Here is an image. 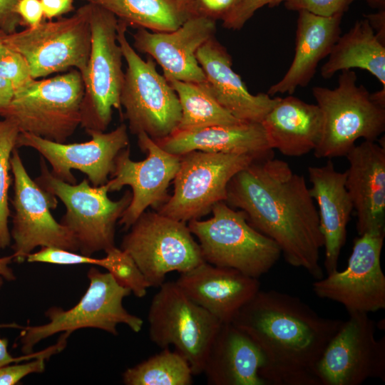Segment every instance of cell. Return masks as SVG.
Segmentation results:
<instances>
[{
	"mask_svg": "<svg viewBox=\"0 0 385 385\" xmlns=\"http://www.w3.org/2000/svg\"><path fill=\"white\" fill-rule=\"evenodd\" d=\"M193 373L188 361L168 347L123 374L126 385H190Z\"/></svg>",
	"mask_w": 385,
	"mask_h": 385,
	"instance_id": "obj_31",
	"label": "cell"
},
{
	"mask_svg": "<svg viewBox=\"0 0 385 385\" xmlns=\"http://www.w3.org/2000/svg\"><path fill=\"white\" fill-rule=\"evenodd\" d=\"M44 19H58L74 10L73 0H39Z\"/></svg>",
	"mask_w": 385,
	"mask_h": 385,
	"instance_id": "obj_42",
	"label": "cell"
},
{
	"mask_svg": "<svg viewBox=\"0 0 385 385\" xmlns=\"http://www.w3.org/2000/svg\"><path fill=\"white\" fill-rule=\"evenodd\" d=\"M242 0H187L183 8L188 16L215 21H225Z\"/></svg>",
	"mask_w": 385,
	"mask_h": 385,
	"instance_id": "obj_35",
	"label": "cell"
},
{
	"mask_svg": "<svg viewBox=\"0 0 385 385\" xmlns=\"http://www.w3.org/2000/svg\"><path fill=\"white\" fill-rule=\"evenodd\" d=\"M343 322L319 315L296 296L260 289L231 322L261 351L259 372L267 385H319L316 365Z\"/></svg>",
	"mask_w": 385,
	"mask_h": 385,
	"instance_id": "obj_2",
	"label": "cell"
},
{
	"mask_svg": "<svg viewBox=\"0 0 385 385\" xmlns=\"http://www.w3.org/2000/svg\"><path fill=\"white\" fill-rule=\"evenodd\" d=\"M19 133V128L12 120L7 118L0 120V249L8 247L11 240L8 227L10 159L13 150L16 148Z\"/></svg>",
	"mask_w": 385,
	"mask_h": 385,
	"instance_id": "obj_32",
	"label": "cell"
},
{
	"mask_svg": "<svg viewBox=\"0 0 385 385\" xmlns=\"http://www.w3.org/2000/svg\"><path fill=\"white\" fill-rule=\"evenodd\" d=\"M14 95V89L12 85L0 77V111L10 103Z\"/></svg>",
	"mask_w": 385,
	"mask_h": 385,
	"instance_id": "obj_44",
	"label": "cell"
},
{
	"mask_svg": "<svg viewBox=\"0 0 385 385\" xmlns=\"http://www.w3.org/2000/svg\"><path fill=\"white\" fill-rule=\"evenodd\" d=\"M15 11L21 21V25L32 28L44 19L43 11L39 0H19Z\"/></svg>",
	"mask_w": 385,
	"mask_h": 385,
	"instance_id": "obj_39",
	"label": "cell"
},
{
	"mask_svg": "<svg viewBox=\"0 0 385 385\" xmlns=\"http://www.w3.org/2000/svg\"><path fill=\"white\" fill-rule=\"evenodd\" d=\"M168 153L182 155L200 150L210 153L248 154L261 158L272 148L261 123L242 121L191 130H176L155 141Z\"/></svg>",
	"mask_w": 385,
	"mask_h": 385,
	"instance_id": "obj_25",
	"label": "cell"
},
{
	"mask_svg": "<svg viewBox=\"0 0 385 385\" xmlns=\"http://www.w3.org/2000/svg\"><path fill=\"white\" fill-rule=\"evenodd\" d=\"M90 4L91 46L83 78L81 126L86 133L105 132L111 122L113 109L122 114L120 96L125 73L122 69L123 56L117 40L118 19L108 10Z\"/></svg>",
	"mask_w": 385,
	"mask_h": 385,
	"instance_id": "obj_9",
	"label": "cell"
},
{
	"mask_svg": "<svg viewBox=\"0 0 385 385\" xmlns=\"http://www.w3.org/2000/svg\"><path fill=\"white\" fill-rule=\"evenodd\" d=\"M46 356L11 363L0 367V385H15L23 378L34 373H42L45 370Z\"/></svg>",
	"mask_w": 385,
	"mask_h": 385,
	"instance_id": "obj_37",
	"label": "cell"
},
{
	"mask_svg": "<svg viewBox=\"0 0 385 385\" xmlns=\"http://www.w3.org/2000/svg\"><path fill=\"white\" fill-rule=\"evenodd\" d=\"M149 336L157 346L172 345L190 364L193 375L202 373L211 344L222 324L191 300L175 282H165L148 311Z\"/></svg>",
	"mask_w": 385,
	"mask_h": 385,
	"instance_id": "obj_11",
	"label": "cell"
},
{
	"mask_svg": "<svg viewBox=\"0 0 385 385\" xmlns=\"http://www.w3.org/2000/svg\"><path fill=\"white\" fill-rule=\"evenodd\" d=\"M128 230L120 248L133 257L150 287H159L170 272L181 274L205 262L186 222L145 211Z\"/></svg>",
	"mask_w": 385,
	"mask_h": 385,
	"instance_id": "obj_12",
	"label": "cell"
},
{
	"mask_svg": "<svg viewBox=\"0 0 385 385\" xmlns=\"http://www.w3.org/2000/svg\"><path fill=\"white\" fill-rule=\"evenodd\" d=\"M0 77L12 85L14 92L34 80L24 56L5 44L0 48Z\"/></svg>",
	"mask_w": 385,
	"mask_h": 385,
	"instance_id": "obj_34",
	"label": "cell"
},
{
	"mask_svg": "<svg viewBox=\"0 0 385 385\" xmlns=\"http://www.w3.org/2000/svg\"><path fill=\"white\" fill-rule=\"evenodd\" d=\"M10 163L14 175V215L10 232L14 260L24 262L38 247L78 252L75 237L51 214V210L57 207V197L31 178L17 148L12 152Z\"/></svg>",
	"mask_w": 385,
	"mask_h": 385,
	"instance_id": "obj_14",
	"label": "cell"
},
{
	"mask_svg": "<svg viewBox=\"0 0 385 385\" xmlns=\"http://www.w3.org/2000/svg\"><path fill=\"white\" fill-rule=\"evenodd\" d=\"M384 235L366 233L356 237L347 267L315 279L313 292L342 304L349 313L385 308V276L381 266Z\"/></svg>",
	"mask_w": 385,
	"mask_h": 385,
	"instance_id": "obj_17",
	"label": "cell"
},
{
	"mask_svg": "<svg viewBox=\"0 0 385 385\" xmlns=\"http://www.w3.org/2000/svg\"><path fill=\"white\" fill-rule=\"evenodd\" d=\"M168 81L176 92L181 107V118L177 130L242 122L219 104L206 81L196 83L169 79Z\"/></svg>",
	"mask_w": 385,
	"mask_h": 385,
	"instance_id": "obj_30",
	"label": "cell"
},
{
	"mask_svg": "<svg viewBox=\"0 0 385 385\" xmlns=\"http://www.w3.org/2000/svg\"><path fill=\"white\" fill-rule=\"evenodd\" d=\"M205 81L219 104L240 120L261 123L279 97L250 93L241 77L232 68L227 48L213 36L196 53Z\"/></svg>",
	"mask_w": 385,
	"mask_h": 385,
	"instance_id": "obj_22",
	"label": "cell"
},
{
	"mask_svg": "<svg viewBox=\"0 0 385 385\" xmlns=\"http://www.w3.org/2000/svg\"><path fill=\"white\" fill-rule=\"evenodd\" d=\"M19 0H0V30L6 34L16 31L21 21L15 11Z\"/></svg>",
	"mask_w": 385,
	"mask_h": 385,
	"instance_id": "obj_41",
	"label": "cell"
},
{
	"mask_svg": "<svg viewBox=\"0 0 385 385\" xmlns=\"http://www.w3.org/2000/svg\"><path fill=\"white\" fill-rule=\"evenodd\" d=\"M354 0H286L284 5L291 11H307L321 16L344 14Z\"/></svg>",
	"mask_w": 385,
	"mask_h": 385,
	"instance_id": "obj_36",
	"label": "cell"
},
{
	"mask_svg": "<svg viewBox=\"0 0 385 385\" xmlns=\"http://www.w3.org/2000/svg\"><path fill=\"white\" fill-rule=\"evenodd\" d=\"M101 6L128 26L154 32L179 28L188 16L176 0H81Z\"/></svg>",
	"mask_w": 385,
	"mask_h": 385,
	"instance_id": "obj_29",
	"label": "cell"
},
{
	"mask_svg": "<svg viewBox=\"0 0 385 385\" xmlns=\"http://www.w3.org/2000/svg\"><path fill=\"white\" fill-rule=\"evenodd\" d=\"M307 172L309 192L319 208L325 250L324 265L328 274L337 270L353 204L345 187V172L337 171L332 160L323 166H309Z\"/></svg>",
	"mask_w": 385,
	"mask_h": 385,
	"instance_id": "obj_23",
	"label": "cell"
},
{
	"mask_svg": "<svg viewBox=\"0 0 385 385\" xmlns=\"http://www.w3.org/2000/svg\"><path fill=\"white\" fill-rule=\"evenodd\" d=\"M83 94L81 74L73 69L51 78L34 79L16 91L0 115L12 120L19 133L66 143L81 125Z\"/></svg>",
	"mask_w": 385,
	"mask_h": 385,
	"instance_id": "obj_7",
	"label": "cell"
},
{
	"mask_svg": "<svg viewBox=\"0 0 385 385\" xmlns=\"http://www.w3.org/2000/svg\"><path fill=\"white\" fill-rule=\"evenodd\" d=\"M369 22L376 36L385 41V9L379 10L377 13L364 15Z\"/></svg>",
	"mask_w": 385,
	"mask_h": 385,
	"instance_id": "obj_43",
	"label": "cell"
},
{
	"mask_svg": "<svg viewBox=\"0 0 385 385\" xmlns=\"http://www.w3.org/2000/svg\"><path fill=\"white\" fill-rule=\"evenodd\" d=\"M87 133L91 137L90 140L66 143L19 133L16 148L28 147L38 151L49 163L53 175L66 183H76L71 170H77L87 175L93 186H101L108 181L118 154L129 147L128 128L122 123L108 133Z\"/></svg>",
	"mask_w": 385,
	"mask_h": 385,
	"instance_id": "obj_18",
	"label": "cell"
},
{
	"mask_svg": "<svg viewBox=\"0 0 385 385\" xmlns=\"http://www.w3.org/2000/svg\"><path fill=\"white\" fill-rule=\"evenodd\" d=\"M178 3H180L183 6V4L187 1V0H176Z\"/></svg>",
	"mask_w": 385,
	"mask_h": 385,
	"instance_id": "obj_48",
	"label": "cell"
},
{
	"mask_svg": "<svg viewBox=\"0 0 385 385\" xmlns=\"http://www.w3.org/2000/svg\"><path fill=\"white\" fill-rule=\"evenodd\" d=\"M128 24L118 19L117 40L127 63L120 96L130 132L146 133L153 140L163 139L177 130L181 107L176 92L156 70L148 56L143 60L128 42Z\"/></svg>",
	"mask_w": 385,
	"mask_h": 385,
	"instance_id": "obj_4",
	"label": "cell"
},
{
	"mask_svg": "<svg viewBox=\"0 0 385 385\" xmlns=\"http://www.w3.org/2000/svg\"><path fill=\"white\" fill-rule=\"evenodd\" d=\"M215 33L216 21L192 17L169 32H151L138 28L133 34V48L155 60L163 68L167 81L199 83L205 81V76L196 53Z\"/></svg>",
	"mask_w": 385,
	"mask_h": 385,
	"instance_id": "obj_19",
	"label": "cell"
},
{
	"mask_svg": "<svg viewBox=\"0 0 385 385\" xmlns=\"http://www.w3.org/2000/svg\"><path fill=\"white\" fill-rule=\"evenodd\" d=\"M179 169L173 179V193L158 212L188 222L211 212L219 202L225 201L229 182L238 172L259 158L248 154L194 150L180 155Z\"/></svg>",
	"mask_w": 385,
	"mask_h": 385,
	"instance_id": "obj_13",
	"label": "cell"
},
{
	"mask_svg": "<svg viewBox=\"0 0 385 385\" xmlns=\"http://www.w3.org/2000/svg\"><path fill=\"white\" fill-rule=\"evenodd\" d=\"M91 4L79 7L70 17L43 21L35 27L6 34L4 44L27 61L34 79L75 68L84 78L90 56Z\"/></svg>",
	"mask_w": 385,
	"mask_h": 385,
	"instance_id": "obj_10",
	"label": "cell"
},
{
	"mask_svg": "<svg viewBox=\"0 0 385 385\" xmlns=\"http://www.w3.org/2000/svg\"><path fill=\"white\" fill-rule=\"evenodd\" d=\"M263 364V355L253 340L232 322L222 323L202 373L212 385H267L259 372Z\"/></svg>",
	"mask_w": 385,
	"mask_h": 385,
	"instance_id": "obj_26",
	"label": "cell"
},
{
	"mask_svg": "<svg viewBox=\"0 0 385 385\" xmlns=\"http://www.w3.org/2000/svg\"><path fill=\"white\" fill-rule=\"evenodd\" d=\"M88 287L79 302L68 309L52 307L45 313L48 322L40 325L19 326L21 350L24 354L34 351L41 341L58 333L71 334L74 331L92 328L111 334H118L117 326L127 325L133 332H139L143 320L129 313L123 307L124 298L131 292L119 284L108 272H103L92 267L87 274Z\"/></svg>",
	"mask_w": 385,
	"mask_h": 385,
	"instance_id": "obj_5",
	"label": "cell"
},
{
	"mask_svg": "<svg viewBox=\"0 0 385 385\" xmlns=\"http://www.w3.org/2000/svg\"><path fill=\"white\" fill-rule=\"evenodd\" d=\"M175 282L191 300L222 323L231 322L260 289L257 278L206 262L180 274Z\"/></svg>",
	"mask_w": 385,
	"mask_h": 385,
	"instance_id": "obj_21",
	"label": "cell"
},
{
	"mask_svg": "<svg viewBox=\"0 0 385 385\" xmlns=\"http://www.w3.org/2000/svg\"><path fill=\"white\" fill-rule=\"evenodd\" d=\"M12 260L13 255L0 257V276L7 281L16 279L15 274L9 266Z\"/></svg>",
	"mask_w": 385,
	"mask_h": 385,
	"instance_id": "obj_45",
	"label": "cell"
},
{
	"mask_svg": "<svg viewBox=\"0 0 385 385\" xmlns=\"http://www.w3.org/2000/svg\"><path fill=\"white\" fill-rule=\"evenodd\" d=\"M328 56L321 68L322 78L358 68L371 73L385 88V41L376 36L365 17L339 37Z\"/></svg>",
	"mask_w": 385,
	"mask_h": 385,
	"instance_id": "obj_28",
	"label": "cell"
},
{
	"mask_svg": "<svg viewBox=\"0 0 385 385\" xmlns=\"http://www.w3.org/2000/svg\"><path fill=\"white\" fill-rule=\"evenodd\" d=\"M298 13L294 56L283 78L269 88L270 96L292 95L298 87L307 86L319 63L329 56L340 36L344 14L326 17L304 10Z\"/></svg>",
	"mask_w": 385,
	"mask_h": 385,
	"instance_id": "obj_24",
	"label": "cell"
},
{
	"mask_svg": "<svg viewBox=\"0 0 385 385\" xmlns=\"http://www.w3.org/2000/svg\"><path fill=\"white\" fill-rule=\"evenodd\" d=\"M286 0H242L230 16L222 22V26L228 29L239 30L253 16L259 9L268 6H277Z\"/></svg>",
	"mask_w": 385,
	"mask_h": 385,
	"instance_id": "obj_38",
	"label": "cell"
},
{
	"mask_svg": "<svg viewBox=\"0 0 385 385\" xmlns=\"http://www.w3.org/2000/svg\"><path fill=\"white\" fill-rule=\"evenodd\" d=\"M356 80L354 71L344 70L336 88H312L323 116L321 139L314 150L316 158L346 156L358 139L376 141L384 132L385 107L376 103Z\"/></svg>",
	"mask_w": 385,
	"mask_h": 385,
	"instance_id": "obj_3",
	"label": "cell"
},
{
	"mask_svg": "<svg viewBox=\"0 0 385 385\" xmlns=\"http://www.w3.org/2000/svg\"><path fill=\"white\" fill-rule=\"evenodd\" d=\"M6 35V34L0 30V48H1L4 45V38Z\"/></svg>",
	"mask_w": 385,
	"mask_h": 385,
	"instance_id": "obj_47",
	"label": "cell"
},
{
	"mask_svg": "<svg viewBox=\"0 0 385 385\" xmlns=\"http://www.w3.org/2000/svg\"><path fill=\"white\" fill-rule=\"evenodd\" d=\"M137 136L138 145L147 157L133 161L129 147L123 149L115 158L111 179L106 183L108 192L119 191L126 185L132 189L131 201L118 220L125 230L148 207L157 209L168 200V186L180 163V155L168 153L146 133Z\"/></svg>",
	"mask_w": 385,
	"mask_h": 385,
	"instance_id": "obj_16",
	"label": "cell"
},
{
	"mask_svg": "<svg viewBox=\"0 0 385 385\" xmlns=\"http://www.w3.org/2000/svg\"><path fill=\"white\" fill-rule=\"evenodd\" d=\"M372 8L379 10L385 9V0H364Z\"/></svg>",
	"mask_w": 385,
	"mask_h": 385,
	"instance_id": "obj_46",
	"label": "cell"
},
{
	"mask_svg": "<svg viewBox=\"0 0 385 385\" xmlns=\"http://www.w3.org/2000/svg\"><path fill=\"white\" fill-rule=\"evenodd\" d=\"M345 187L356 215L359 235L385 234V147L372 140L346 155Z\"/></svg>",
	"mask_w": 385,
	"mask_h": 385,
	"instance_id": "obj_20",
	"label": "cell"
},
{
	"mask_svg": "<svg viewBox=\"0 0 385 385\" xmlns=\"http://www.w3.org/2000/svg\"><path fill=\"white\" fill-rule=\"evenodd\" d=\"M272 149L299 157L314 151L321 139L323 116L317 104L288 95L261 122Z\"/></svg>",
	"mask_w": 385,
	"mask_h": 385,
	"instance_id": "obj_27",
	"label": "cell"
},
{
	"mask_svg": "<svg viewBox=\"0 0 385 385\" xmlns=\"http://www.w3.org/2000/svg\"><path fill=\"white\" fill-rule=\"evenodd\" d=\"M2 277L0 276V289L4 284ZM57 353V348L55 345L50 346L43 350L38 352H32L29 354H24L19 357L12 356L8 351V342L6 339L0 338V367L6 364H9L18 361H27L41 356L51 357Z\"/></svg>",
	"mask_w": 385,
	"mask_h": 385,
	"instance_id": "obj_40",
	"label": "cell"
},
{
	"mask_svg": "<svg viewBox=\"0 0 385 385\" xmlns=\"http://www.w3.org/2000/svg\"><path fill=\"white\" fill-rule=\"evenodd\" d=\"M105 252L104 257L96 258L94 266L105 268L119 284L136 297H144L150 287L133 257L115 246Z\"/></svg>",
	"mask_w": 385,
	"mask_h": 385,
	"instance_id": "obj_33",
	"label": "cell"
},
{
	"mask_svg": "<svg viewBox=\"0 0 385 385\" xmlns=\"http://www.w3.org/2000/svg\"><path fill=\"white\" fill-rule=\"evenodd\" d=\"M243 211L250 225L274 241L286 262L314 279L324 277L318 211L303 175L273 153L255 159L230 180L225 201Z\"/></svg>",
	"mask_w": 385,
	"mask_h": 385,
	"instance_id": "obj_1",
	"label": "cell"
},
{
	"mask_svg": "<svg viewBox=\"0 0 385 385\" xmlns=\"http://www.w3.org/2000/svg\"><path fill=\"white\" fill-rule=\"evenodd\" d=\"M319 385H360L385 381V337H375L368 313L352 312L329 342L314 371Z\"/></svg>",
	"mask_w": 385,
	"mask_h": 385,
	"instance_id": "obj_15",
	"label": "cell"
},
{
	"mask_svg": "<svg viewBox=\"0 0 385 385\" xmlns=\"http://www.w3.org/2000/svg\"><path fill=\"white\" fill-rule=\"evenodd\" d=\"M211 212L207 220L188 222L205 262L257 279L272 269L282 255L280 248L252 227L243 211L222 201Z\"/></svg>",
	"mask_w": 385,
	"mask_h": 385,
	"instance_id": "obj_6",
	"label": "cell"
},
{
	"mask_svg": "<svg viewBox=\"0 0 385 385\" xmlns=\"http://www.w3.org/2000/svg\"><path fill=\"white\" fill-rule=\"evenodd\" d=\"M41 173L35 181L63 203L66 212L61 223L75 237L80 254H93L115 247V225L129 205L132 192L126 191L118 200L108 195L106 184L91 185L87 179L71 184L56 178L40 160Z\"/></svg>",
	"mask_w": 385,
	"mask_h": 385,
	"instance_id": "obj_8",
	"label": "cell"
}]
</instances>
